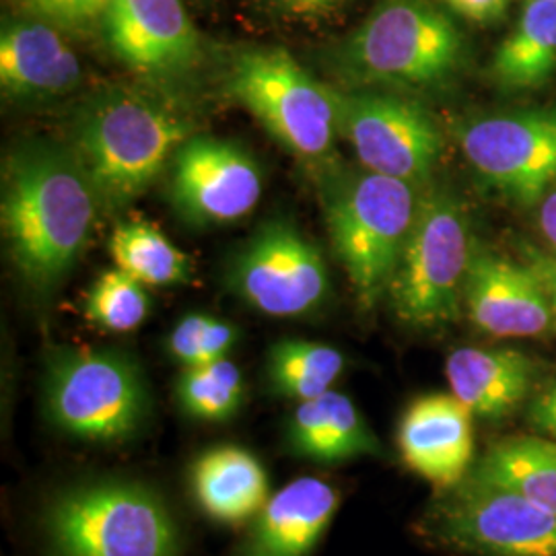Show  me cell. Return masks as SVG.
Segmentation results:
<instances>
[{"mask_svg": "<svg viewBox=\"0 0 556 556\" xmlns=\"http://www.w3.org/2000/svg\"><path fill=\"white\" fill-rule=\"evenodd\" d=\"M98 211V192L68 144L29 140L4 160L2 231L21 277L40 295L71 275Z\"/></svg>", "mask_w": 556, "mask_h": 556, "instance_id": "cell-1", "label": "cell"}, {"mask_svg": "<svg viewBox=\"0 0 556 556\" xmlns=\"http://www.w3.org/2000/svg\"><path fill=\"white\" fill-rule=\"evenodd\" d=\"M192 124L160 96L108 87L83 101L71 124V149L91 179L101 211L118 213L163 174Z\"/></svg>", "mask_w": 556, "mask_h": 556, "instance_id": "cell-2", "label": "cell"}, {"mask_svg": "<svg viewBox=\"0 0 556 556\" xmlns=\"http://www.w3.org/2000/svg\"><path fill=\"white\" fill-rule=\"evenodd\" d=\"M466 41L431 0H381L332 62L351 89H429L454 79Z\"/></svg>", "mask_w": 556, "mask_h": 556, "instance_id": "cell-3", "label": "cell"}, {"mask_svg": "<svg viewBox=\"0 0 556 556\" xmlns=\"http://www.w3.org/2000/svg\"><path fill=\"white\" fill-rule=\"evenodd\" d=\"M417 186L365 169L326 184L324 211L340 264L363 309L376 307L396 273L418 208Z\"/></svg>", "mask_w": 556, "mask_h": 556, "instance_id": "cell-4", "label": "cell"}, {"mask_svg": "<svg viewBox=\"0 0 556 556\" xmlns=\"http://www.w3.org/2000/svg\"><path fill=\"white\" fill-rule=\"evenodd\" d=\"M52 556H179L176 521L153 491L100 480L52 498L43 514Z\"/></svg>", "mask_w": 556, "mask_h": 556, "instance_id": "cell-5", "label": "cell"}, {"mask_svg": "<svg viewBox=\"0 0 556 556\" xmlns=\"http://www.w3.org/2000/svg\"><path fill=\"white\" fill-rule=\"evenodd\" d=\"M46 417L89 443L132 438L149 415V390L137 361L114 349L59 346L43 367Z\"/></svg>", "mask_w": 556, "mask_h": 556, "instance_id": "cell-6", "label": "cell"}, {"mask_svg": "<svg viewBox=\"0 0 556 556\" xmlns=\"http://www.w3.org/2000/svg\"><path fill=\"white\" fill-rule=\"evenodd\" d=\"M472 252L462 202L441 188L427 190L388 289L397 319L418 330L456 321Z\"/></svg>", "mask_w": 556, "mask_h": 556, "instance_id": "cell-7", "label": "cell"}, {"mask_svg": "<svg viewBox=\"0 0 556 556\" xmlns=\"http://www.w3.org/2000/svg\"><path fill=\"white\" fill-rule=\"evenodd\" d=\"M227 91L287 151L324 161L334 147L337 89L312 77L280 48H254L233 60Z\"/></svg>", "mask_w": 556, "mask_h": 556, "instance_id": "cell-8", "label": "cell"}, {"mask_svg": "<svg viewBox=\"0 0 556 556\" xmlns=\"http://www.w3.org/2000/svg\"><path fill=\"white\" fill-rule=\"evenodd\" d=\"M420 534L472 556H556V514L472 475L425 511Z\"/></svg>", "mask_w": 556, "mask_h": 556, "instance_id": "cell-9", "label": "cell"}, {"mask_svg": "<svg viewBox=\"0 0 556 556\" xmlns=\"http://www.w3.org/2000/svg\"><path fill=\"white\" fill-rule=\"evenodd\" d=\"M338 128L365 169L422 184L431 178L445 140L431 112L397 91H338Z\"/></svg>", "mask_w": 556, "mask_h": 556, "instance_id": "cell-10", "label": "cell"}, {"mask_svg": "<svg viewBox=\"0 0 556 556\" xmlns=\"http://www.w3.org/2000/svg\"><path fill=\"white\" fill-rule=\"evenodd\" d=\"M227 285L260 314L299 318L326 301L330 275L316 241L289 220H268L239 248Z\"/></svg>", "mask_w": 556, "mask_h": 556, "instance_id": "cell-11", "label": "cell"}, {"mask_svg": "<svg viewBox=\"0 0 556 556\" xmlns=\"http://www.w3.org/2000/svg\"><path fill=\"white\" fill-rule=\"evenodd\" d=\"M459 147L478 176L517 204H536L556 186V110L470 119Z\"/></svg>", "mask_w": 556, "mask_h": 556, "instance_id": "cell-12", "label": "cell"}, {"mask_svg": "<svg viewBox=\"0 0 556 556\" xmlns=\"http://www.w3.org/2000/svg\"><path fill=\"white\" fill-rule=\"evenodd\" d=\"M262 169L238 142L192 135L167 165V194L181 219L197 227L227 225L254 211Z\"/></svg>", "mask_w": 556, "mask_h": 556, "instance_id": "cell-13", "label": "cell"}, {"mask_svg": "<svg viewBox=\"0 0 556 556\" xmlns=\"http://www.w3.org/2000/svg\"><path fill=\"white\" fill-rule=\"evenodd\" d=\"M100 25L112 54L144 79H179L202 59V38L181 0H112Z\"/></svg>", "mask_w": 556, "mask_h": 556, "instance_id": "cell-14", "label": "cell"}, {"mask_svg": "<svg viewBox=\"0 0 556 556\" xmlns=\"http://www.w3.org/2000/svg\"><path fill=\"white\" fill-rule=\"evenodd\" d=\"M464 305L475 326L491 337H540L556 324L551 299L534 268L482 248L470 258Z\"/></svg>", "mask_w": 556, "mask_h": 556, "instance_id": "cell-15", "label": "cell"}, {"mask_svg": "<svg viewBox=\"0 0 556 556\" xmlns=\"http://www.w3.org/2000/svg\"><path fill=\"white\" fill-rule=\"evenodd\" d=\"M397 447L415 475L450 491L472 470V413L454 394L417 397L400 420Z\"/></svg>", "mask_w": 556, "mask_h": 556, "instance_id": "cell-16", "label": "cell"}, {"mask_svg": "<svg viewBox=\"0 0 556 556\" xmlns=\"http://www.w3.org/2000/svg\"><path fill=\"white\" fill-rule=\"evenodd\" d=\"M79 56L46 21H9L0 34L2 93L17 101L60 100L80 85Z\"/></svg>", "mask_w": 556, "mask_h": 556, "instance_id": "cell-17", "label": "cell"}, {"mask_svg": "<svg viewBox=\"0 0 556 556\" xmlns=\"http://www.w3.org/2000/svg\"><path fill=\"white\" fill-rule=\"evenodd\" d=\"M338 507L334 484L324 478H298L268 498L236 556H309Z\"/></svg>", "mask_w": 556, "mask_h": 556, "instance_id": "cell-18", "label": "cell"}, {"mask_svg": "<svg viewBox=\"0 0 556 556\" xmlns=\"http://www.w3.org/2000/svg\"><path fill=\"white\" fill-rule=\"evenodd\" d=\"M445 376L452 394L472 415L501 418L532 392L536 363L516 349L464 346L450 353Z\"/></svg>", "mask_w": 556, "mask_h": 556, "instance_id": "cell-19", "label": "cell"}, {"mask_svg": "<svg viewBox=\"0 0 556 556\" xmlns=\"http://www.w3.org/2000/svg\"><path fill=\"white\" fill-rule=\"evenodd\" d=\"M289 452L316 464L383 456L378 435L357 404L337 390L299 402L287 425Z\"/></svg>", "mask_w": 556, "mask_h": 556, "instance_id": "cell-20", "label": "cell"}, {"mask_svg": "<svg viewBox=\"0 0 556 556\" xmlns=\"http://www.w3.org/2000/svg\"><path fill=\"white\" fill-rule=\"evenodd\" d=\"M190 486L200 509L223 526L254 519L273 497L262 462L238 445L202 452L190 468Z\"/></svg>", "mask_w": 556, "mask_h": 556, "instance_id": "cell-21", "label": "cell"}, {"mask_svg": "<svg viewBox=\"0 0 556 556\" xmlns=\"http://www.w3.org/2000/svg\"><path fill=\"white\" fill-rule=\"evenodd\" d=\"M556 73V0H530L501 41L493 77L505 89H534Z\"/></svg>", "mask_w": 556, "mask_h": 556, "instance_id": "cell-22", "label": "cell"}, {"mask_svg": "<svg viewBox=\"0 0 556 556\" xmlns=\"http://www.w3.org/2000/svg\"><path fill=\"white\" fill-rule=\"evenodd\" d=\"M472 477L511 489L556 514V441L548 438H509L493 445Z\"/></svg>", "mask_w": 556, "mask_h": 556, "instance_id": "cell-23", "label": "cell"}, {"mask_svg": "<svg viewBox=\"0 0 556 556\" xmlns=\"http://www.w3.org/2000/svg\"><path fill=\"white\" fill-rule=\"evenodd\" d=\"M344 365V355L334 346L289 338L268 351L266 379L273 394L303 402L330 392Z\"/></svg>", "mask_w": 556, "mask_h": 556, "instance_id": "cell-24", "label": "cell"}, {"mask_svg": "<svg viewBox=\"0 0 556 556\" xmlns=\"http://www.w3.org/2000/svg\"><path fill=\"white\" fill-rule=\"evenodd\" d=\"M110 254L124 273L147 287L179 285L192 277L188 254L149 220H126L110 239Z\"/></svg>", "mask_w": 556, "mask_h": 556, "instance_id": "cell-25", "label": "cell"}, {"mask_svg": "<svg viewBox=\"0 0 556 556\" xmlns=\"http://www.w3.org/2000/svg\"><path fill=\"white\" fill-rule=\"evenodd\" d=\"M176 396L186 415L206 422H225L236 417L243 404V374L229 358L199 367H184L176 386Z\"/></svg>", "mask_w": 556, "mask_h": 556, "instance_id": "cell-26", "label": "cell"}, {"mask_svg": "<svg viewBox=\"0 0 556 556\" xmlns=\"http://www.w3.org/2000/svg\"><path fill=\"white\" fill-rule=\"evenodd\" d=\"M83 309L87 319L101 330L130 332L149 316L151 298L147 285L116 266L101 273L89 287Z\"/></svg>", "mask_w": 556, "mask_h": 556, "instance_id": "cell-27", "label": "cell"}, {"mask_svg": "<svg viewBox=\"0 0 556 556\" xmlns=\"http://www.w3.org/2000/svg\"><path fill=\"white\" fill-rule=\"evenodd\" d=\"M236 342L238 330L231 321L208 314H188L169 332L167 351L184 367H199L227 358Z\"/></svg>", "mask_w": 556, "mask_h": 556, "instance_id": "cell-28", "label": "cell"}, {"mask_svg": "<svg viewBox=\"0 0 556 556\" xmlns=\"http://www.w3.org/2000/svg\"><path fill=\"white\" fill-rule=\"evenodd\" d=\"M110 2L112 0H27L40 17L68 29L101 23Z\"/></svg>", "mask_w": 556, "mask_h": 556, "instance_id": "cell-29", "label": "cell"}, {"mask_svg": "<svg viewBox=\"0 0 556 556\" xmlns=\"http://www.w3.org/2000/svg\"><path fill=\"white\" fill-rule=\"evenodd\" d=\"M353 0H256L262 11L285 21L324 23L334 20Z\"/></svg>", "mask_w": 556, "mask_h": 556, "instance_id": "cell-30", "label": "cell"}, {"mask_svg": "<svg viewBox=\"0 0 556 556\" xmlns=\"http://www.w3.org/2000/svg\"><path fill=\"white\" fill-rule=\"evenodd\" d=\"M530 425L544 438L556 441V379L530 404Z\"/></svg>", "mask_w": 556, "mask_h": 556, "instance_id": "cell-31", "label": "cell"}, {"mask_svg": "<svg viewBox=\"0 0 556 556\" xmlns=\"http://www.w3.org/2000/svg\"><path fill=\"white\" fill-rule=\"evenodd\" d=\"M526 260L528 264L534 268L540 280L544 282V289L551 299L553 305V314L556 321V256L555 254H546L536 248H526Z\"/></svg>", "mask_w": 556, "mask_h": 556, "instance_id": "cell-32", "label": "cell"}, {"mask_svg": "<svg viewBox=\"0 0 556 556\" xmlns=\"http://www.w3.org/2000/svg\"><path fill=\"white\" fill-rule=\"evenodd\" d=\"M445 2L466 20L480 21V23L497 20L505 7V0H445Z\"/></svg>", "mask_w": 556, "mask_h": 556, "instance_id": "cell-33", "label": "cell"}, {"mask_svg": "<svg viewBox=\"0 0 556 556\" xmlns=\"http://www.w3.org/2000/svg\"><path fill=\"white\" fill-rule=\"evenodd\" d=\"M540 229L556 256V186L540 200Z\"/></svg>", "mask_w": 556, "mask_h": 556, "instance_id": "cell-34", "label": "cell"}]
</instances>
